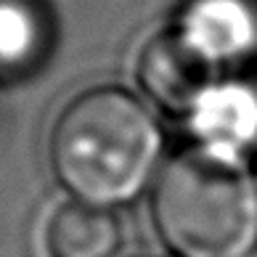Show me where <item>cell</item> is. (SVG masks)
<instances>
[{"mask_svg": "<svg viewBox=\"0 0 257 257\" xmlns=\"http://www.w3.org/2000/svg\"><path fill=\"white\" fill-rule=\"evenodd\" d=\"M165 133L138 96L117 85L77 93L59 111L48 136V165L74 202L130 204L154 186Z\"/></svg>", "mask_w": 257, "mask_h": 257, "instance_id": "cell-1", "label": "cell"}, {"mask_svg": "<svg viewBox=\"0 0 257 257\" xmlns=\"http://www.w3.org/2000/svg\"><path fill=\"white\" fill-rule=\"evenodd\" d=\"M151 223L173 257H246L257 246V183L249 159L188 146L151 186Z\"/></svg>", "mask_w": 257, "mask_h": 257, "instance_id": "cell-2", "label": "cell"}, {"mask_svg": "<svg viewBox=\"0 0 257 257\" xmlns=\"http://www.w3.org/2000/svg\"><path fill=\"white\" fill-rule=\"evenodd\" d=\"M136 77L157 109L188 119L223 82V66L186 37L178 24L151 35L138 53Z\"/></svg>", "mask_w": 257, "mask_h": 257, "instance_id": "cell-3", "label": "cell"}, {"mask_svg": "<svg viewBox=\"0 0 257 257\" xmlns=\"http://www.w3.org/2000/svg\"><path fill=\"white\" fill-rule=\"evenodd\" d=\"M175 24L223 69L257 56V0H186Z\"/></svg>", "mask_w": 257, "mask_h": 257, "instance_id": "cell-4", "label": "cell"}, {"mask_svg": "<svg viewBox=\"0 0 257 257\" xmlns=\"http://www.w3.org/2000/svg\"><path fill=\"white\" fill-rule=\"evenodd\" d=\"M186 122L199 146L249 159L257 149V85L223 77Z\"/></svg>", "mask_w": 257, "mask_h": 257, "instance_id": "cell-5", "label": "cell"}, {"mask_svg": "<svg viewBox=\"0 0 257 257\" xmlns=\"http://www.w3.org/2000/svg\"><path fill=\"white\" fill-rule=\"evenodd\" d=\"M122 246V223L114 209L85 202H64L45 225L48 257H117Z\"/></svg>", "mask_w": 257, "mask_h": 257, "instance_id": "cell-6", "label": "cell"}, {"mask_svg": "<svg viewBox=\"0 0 257 257\" xmlns=\"http://www.w3.org/2000/svg\"><path fill=\"white\" fill-rule=\"evenodd\" d=\"M48 51V19L37 0H0V74H24Z\"/></svg>", "mask_w": 257, "mask_h": 257, "instance_id": "cell-7", "label": "cell"}, {"mask_svg": "<svg viewBox=\"0 0 257 257\" xmlns=\"http://www.w3.org/2000/svg\"><path fill=\"white\" fill-rule=\"evenodd\" d=\"M138 257H144V254H138Z\"/></svg>", "mask_w": 257, "mask_h": 257, "instance_id": "cell-8", "label": "cell"}]
</instances>
